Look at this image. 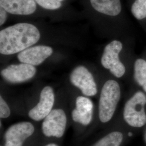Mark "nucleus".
I'll use <instances>...</instances> for the list:
<instances>
[{
  "label": "nucleus",
  "instance_id": "f257e3e1",
  "mask_svg": "<svg viewBox=\"0 0 146 146\" xmlns=\"http://www.w3.org/2000/svg\"><path fill=\"white\" fill-rule=\"evenodd\" d=\"M41 37L36 26L21 22L7 27L0 31V53L3 55L19 54L34 46Z\"/></svg>",
  "mask_w": 146,
  "mask_h": 146
},
{
  "label": "nucleus",
  "instance_id": "f03ea898",
  "mask_svg": "<svg viewBox=\"0 0 146 146\" xmlns=\"http://www.w3.org/2000/svg\"><path fill=\"white\" fill-rule=\"evenodd\" d=\"M120 98L119 84L113 80L106 81L101 89L99 103V116L101 122L107 123L112 119Z\"/></svg>",
  "mask_w": 146,
  "mask_h": 146
},
{
  "label": "nucleus",
  "instance_id": "7ed1b4c3",
  "mask_svg": "<svg viewBox=\"0 0 146 146\" xmlns=\"http://www.w3.org/2000/svg\"><path fill=\"white\" fill-rule=\"evenodd\" d=\"M146 95L140 91L127 101L123 110V118L127 124L137 128L146 125Z\"/></svg>",
  "mask_w": 146,
  "mask_h": 146
},
{
  "label": "nucleus",
  "instance_id": "20e7f679",
  "mask_svg": "<svg viewBox=\"0 0 146 146\" xmlns=\"http://www.w3.org/2000/svg\"><path fill=\"white\" fill-rule=\"evenodd\" d=\"M123 48L120 41L114 40L108 43L104 49L101 63L104 68L117 78L122 77L125 74V66L121 62L119 54Z\"/></svg>",
  "mask_w": 146,
  "mask_h": 146
},
{
  "label": "nucleus",
  "instance_id": "39448f33",
  "mask_svg": "<svg viewBox=\"0 0 146 146\" xmlns=\"http://www.w3.org/2000/svg\"><path fill=\"white\" fill-rule=\"evenodd\" d=\"M67 122V116L63 110L60 108L53 109L43 120L41 125L42 133L48 137L60 138L64 134Z\"/></svg>",
  "mask_w": 146,
  "mask_h": 146
},
{
  "label": "nucleus",
  "instance_id": "423d86ee",
  "mask_svg": "<svg viewBox=\"0 0 146 146\" xmlns=\"http://www.w3.org/2000/svg\"><path fill=\"white\" fill-rule=\"evenodd\" d=\"M70 81L86 96H94L98 89L93 75L84 66H78L70 74Z\"/></svg>",
  "mask_w": 146,
  "mask_h": 146
},
{
  "label": "nucleus",
  "instance_id": "0eeeda50",
  "mask_svg": "<svg viewBox=\"0 0 146 146\" xmlns=\"http://www.w3.org/2000/svg\"><path fill=\"white\" fill-rule=\"evenodd\" d=\"M36 73L35 66L21 63L12 64L3 68L1 71V75L8 83L21 84L31 80Z\"/></svg>",
  "mask_w": 146,
  "mask_h": 146
},
{
  "label": "nucleus",
  "instance_id": "6e6552de",
  "mask_svg": "<svg viewBox=\"0 0 146 146\" xmlns=\"http://www.w3.org/2000/svg\"><path fill=\"white\" fill-rule=\"evenodd\" d=\"M35 131L33 123L22 121L11 125L5 133V146H23Z\"/></svg>",
  "mask_w": 146,
  "mask_h": 146
},
{
  "label": "nucleus",
  "instance_id": "1a4fd4ad",
  "mask_svg": "<svg viewBox=\"0 0 146 146\" xmlns=\"http://www.w3.org/2000/svg\"><path fill=\"white\" fill-rule=\"evenodd\" d=\"M55 93L51 86H47L42 89L38 102L28 112V116L33 120H43L53 109L55 103Z\"/></svg>",
  "mask_w": 146,
  "mask_h": 146
},
{
  "label": "nucleus",
  "instance_id": "9d476101",
  "mask_svg": "<svg viewBox=\"0 0 146 146\" xmlns=\"http://www.w3.org/2000/svg\"><path fill=\"white\" fill-rule=\"evenodd\" d=\"M54 50L46 45L33 46L17 54V59L21 63L37 66L52 55Z\"/></svg>",
  "mask_w": 146,
  "mask_h": 146
},
{
  "label": "nucleus",
  "instance_id": "9b49d317",
  "mask_svg": "<svg viewBox=\"0 0 146 146\" xmlns=\"http://www.w3.org/2000/svg\"><path fill=\"white\" fill-rule=\"evenodd\" d=\"M0 7L9 14L17 16L33 15L40 8L35 0H0Z\"/></svg>",
  "mask_w": 146,
  "mask_h": 146
},
{
  "label": "nucleus",
  "instance_id": "f8f14e48",
  "mask_svg": "<svg viewBox=\"0 0 146 146\" xmlns=\"http://www.w3.org/2000/svg\"><path fill=\"white\" fill-rule=\"evenodd\" d=\"M94 104L85 96H79L75 101V108L72 112L73 121L83 125H88L93 119Z\"/></svg>",
  "mask_w": 146,
  "mask_h": 146
},
{
  "label": "nucleus",
  "instance_id": "ddd939ff",
  "mask_svg": "<svg viewBox=\"0 0 146 146\" xmlns=\"http://www.w3.org/2000/svg\"><path fill=\"white\" fill-rule=\"evenodd\" d=\"M89 5L94 11L109 16L119 15L122 11L120 0H87Z\"/></svg>",
  "mask_w": 146,
  "mask_h": 146
},
{
  "label": "nucleus",
  "instance_id": "4468645a",
  "mask_svg": "<svg viewBox=\"0 0 146 146\" xmlns=\"http://www.w3.org/2000/svg\"><path fill=\"white\" fill-rule=\"evenodd\" d=\"M134 78L137 84L146 92V61L142 58L136 60L134 64Z\"/></svg>",
  "mask_w": 146,
  "mask_h": 146
},
{
  "label": "nucleus",
  "instance_id": "2eb2a0df",
  "mask_svg": "<svg viewBox=\"0 0 146 146\" xmlns=\"http://www.w3.org/2000/svg\"><path fill=\"white\" fill-rule=\"evenodd\" d=\"M123 136L120 131H113L100 139L92 146H120Z\"/></svg>",
  "mask_w": 146,
  "mask_h": 146
},
{
  "label": "nucleus",
  "instance_id": "dca6fc26",
  "mask_svg": "<svg viewBox=\"0 0 146 146\" xmlns=\"http://www.w3.org/2000/svg\"><path fill=\"white\" fill-rule=\"evenodd\" d=\"M67 0H35L42 10L58 11L64 8Z\"/></svg>",
  "mask_w": 146,
  "mask_h": 146
},
{
  "label": "nucleus",
  "instance_id": "f3484780",
  "mask_svg": "<svg viewBox=\"0 0 146 146\" xmlns=\"http://www.w3.org/2000/svg\"><path fill=\"white\" fill-rule=\"evenodd\" d=\"M131 12L137 20L146 18V0H135L131 6Z\"/></svg>",
  "mask_w": 146,
  "mask_h": 146
},
{
  "label": "nucleus",
  "instance_id": "a211bd4d",
  "mask_svg": "<svg viewBox=\"0 0 146 146\" xmlns=\"http://www.w3.org/2000/svg\"><path fill=\"white\" fill-rule=\"evenodd\" d=\"M11 114L10 108L3 98L0 96V117L1 119L8 118Z\"/></svg>",
  "mask_w": 146,
  "mask_h": 146
},
{
  "label": "nucleus",
  "instance_id": "6ab92c4d",
  "mask_svg": "<svg viewBox=\"0 0 146 146\" xmlns=\"http://www.w3.org/2000/svg\"><path fill=\"white\" fill-rule=\"evenodd\" d=\"M9 13L4 8L0 7V26H3L7 20Z\"/></svg>",
  "mask_w": 146,
  "mask_h": 146
},
{
  "label": "nucleus",
  "instance_id": "aec40b11",
  "mask_svg": "<svg viewBox=\"0 0 146 146\" xmlns=\"http://www.w3.org/2000/svg\"><path fill=\"white\" fill-rule=\"evenodd\" d=\"M44 146H58L57 144L56 143H48Z\"/></svg>",
  "mask_w": 146,
  "mask_h": 146
},
{
  "label": "nucleus",
  "instance_id": "412c9836",
  "mask_svg": "<svg viewBox=\"0 0 146 146\" xmlns=\"http://www.w3.org/2000/svg\"><path fill=\"white\" fill-rule=\"evenodd\" d=\"M128 136H132V135H133V134H132V133H131V132H129V133H128Z\"/></svg>",
  "mask_w": 146,
  "mask_h": 146
}]
</instances>
